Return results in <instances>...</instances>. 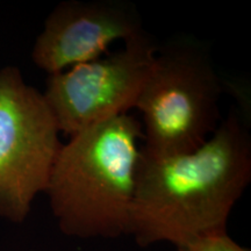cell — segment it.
<instances>
[{
  "label": "cell",
  "instance_id": "277c9868",
  "mask_svg": "<svg viewBox=\"0 0 251 251\" xmlns=\"http://www.w3.org/2000/svg\"><path fill=\"white\" fill-rule=\"evenodd\" d=\"M59 134L43 93L28 85L19 68L0 69V216L24 221L46 192Z\"/></svg>",
  "mask_w": 251,
  "mask_h": 251
},
{
  "label": "cell",
  "instance_id": "8992f818",
  "mask_svg": "<svg viewBox=\"0 0 251 251\" xmlns=\"http://www.w3.org/2000/svg\"><path fill=\"white\" fill-rule=\"evenodd\" d=\"M144 33L139 9L127 0H65L47 17L31 59L50 76L99 59L112 43Z\"/></svg>",
  "mask_w": 251,
  "mask_h": 251
},
{
  "label": "cell",
  "instance_id": "52a82bcc",
  "mask_svg": "<svg viewBox=\"0 0 251 251\" xmlns=\"http://www.w3.org/2000/svg\"><path fill=\"white\" fill-rule=\"evenodd\" d=\"M177 249L178 251H250L235 242L227 231L205 235Z\"/></svg>",
  "mask_w": 251,
  "mask_h": 251
},
{
  "label": "cell",
  "instance_id": "3957f363",
  "mask_svg": "<svg viewBox=\"0 0 251 251\" xmlns=\"http://www.w3.org/2000/svg\"><path fill=\"white\" fill-rule=\"evenodd\" d=\"M221 79L199 42L158 47L135 108L142 115L143 151L152 156L192 152L220 125Z\"/></svg>",
  "mask_w": 251,
  "mask_h": 251
},
{
  "label": "cell",
  "instance_id": "7a4b0ae2",
  "mask_svg": "<svg viewBox=\"0 0 251 251\" xmlns=\"http://www.w3.org/2000/svg\"><path fill=\"white\" fill-rule=\"evenodd\" d=\"M141 140V121L126 113L62 144L46 193L63 233L80 238L128 234Z\"/></svg>",
  "mask_w": 251,
  "mask_h": 251
},
{
  "label": "cell",
  "instance_id": "6da1fadb",
  "mask_svg": "<svg viewBox=\"0 0 251 251\" xmlns=\"http://www.w3.org/2000/svg\"><path fill=\"white\" fill-rule=\"evenodd\" d=\"M250 181L251 136L237 111L192 152L157 157L141 148L128 234L141 247L179 248L227 231L231 209Z\"/></svg>",
  "mask_w": 251,
  "mask_h": 251
},
{
  "label": "cell",
  "instance_id": "5b68a950",
  "mask_svg": "<svg viewBox=\"0 0 251 251\" xmlns=\"http://www.w3.org/2000/svg\"><path fill=\"white\" fill-rule=\"evenodd\" d=\"M157 49L146 31L108 57L48 76L42 93L59 131L72 136L135 107Z\"/></svg>",
  "mask_w": 251,
  "mask_h": 251
}]
</instances>
